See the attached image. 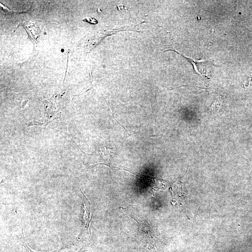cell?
<instances>
[{
  "mask_svg": "<svg viewBox=\"0 0 252 252\" xmlns=\"http://www.w3.org/2000/svg\"><path fill=\"white\" fill-rule=\"evenodd\" d=\"M82 194L85 198V199L84 200L85 212L84 213L83 229L84 231H85V230L88 231V229L90 230V224H91V221H92V218H91V207H90L89 209L87 208L90 202L88 200V199L85 197L84 194L83 193Z\"/></svg>",
  "mask_w": 252,
  "mask_h": 252,
  "instance_id": "obj_2",
  "label": "cell"
},
{
  "mask_svg": "<svg viewBox=\"0 0 252 252\" xmlns=\"http://www.w3.org/2000/svg\"><path fill=\"white\" fill-rule=\"evenodd\" d=\"M22 233H23V237H24V239H23V244H24V245L25 246V247L26 248L27 250H29V251H30V252H34V251H32V250H31V249H30V248L26 244V243L25 241V237H24V232H23V228H22ZM66 247L65 246V247H63V248H61L60 249H57V250H55V251H48V252H60L61 250L64 249V248H66ZM85 251H85V250H83V248H81V249L80 251H79L78 252H85Z\"/></svg>",
  "mask_w": 252,
  "mask_h": 252,
  "instance_id": "obj_3",
  "label": "cell"
},
{
  "mask_svg": "<svg viewBox=\"0 0 252 252\" xmlns=\"http://www.w3.org/2000/svg\"><path fill=\"white\" fill-rule=\"evenodd\" d=\"M34 123H33V122H30L28 124H26L27 125H28L27 126H33V125H43V123H41L39 122H37L36 121H34Z\"/></svg>",
  "mask_w": 252,
  "mask_h": 252,
  "instance_id": "obj_4",
  "label": "cell"
},
{
  "mask_svg": "<svg viewBox=\"0 0 252 252\" xmlns=\"http://www.w3.org/2000/svg\"><path fill=\"white\" fill-rule=\"evenodd\" d=\"M168 51H172V52H175V53H177L178 54L180 55L181 56L183 57L184 58H186V60H187L190 63H191V65L193 66L194 71L197 74H199L200 76H205V77L209 78L208 75V73H208V69L209 68V66L212 65V61H208V60L196 61V60L191 59V58L185 56L184 55L180 53L179 52H177L176 50H168L165 51L164 53L168 52Z\"/></svg>",
  "mask_w": 252,
  "mask_h": 252,
  "instance_id": "obj_1",
  "label": "cell"
}]
</instances>
